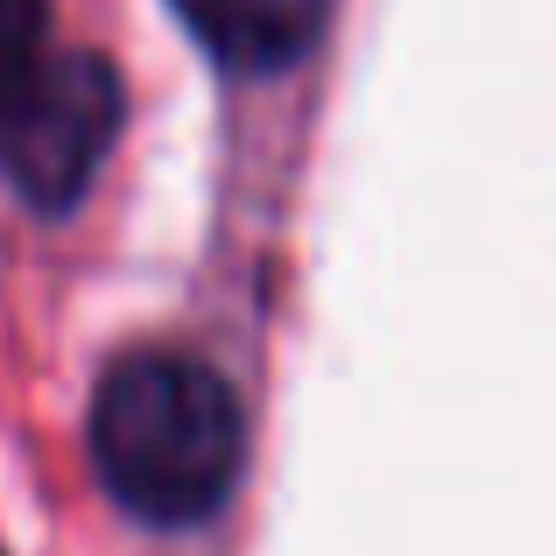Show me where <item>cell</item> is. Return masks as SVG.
<instances>
[{"mask_svg":"<svg viewBox=\"0 0 556 556\" xmlns=\"http://www.w3.org/2000/svg\"><path fill=\"white\" fill-rule=\"evenodd\" d=\"M177 14L232 71H282L325 28V0H177Z\"/></svg>","mask_w":556,"mask_h":556,"instance_id":"3957f363","label":"cell"},{"mask_svg":"<svg viewBox=\"0 0 556 556\" xmlns=\"http://www.w3.org/2000/svg\"><path fill=\"white\" fill-rule=\"evenodd\" d=\"M92 465L135 521L190 529L240 486V394L190 353H127L92 394Z\"/></svg>","mask_w":556,"mask_h":556,"instance_id":"6da1fadb","label":"cell"},{"mask_svg":"<svg viewBox=\"0 0 556 556\" xmlns=\"http://www.w3.org/2000/svg\"><path fill=\"white\" fill-rule=\"evenodd\" d=\"M121 135V71L92 50H42L0 92V169L28 204H71Z\"/></svg>","mask_w":556,"mask_h":556,"instance_id":"7a4b0ae2","label":"cell"},{"mask_svg":"<svg viewBox=\"0 0 556 556\" xmlns=\"http://www.w3.org/2000/svg\"><path fill=\"white\" fill-rule=\"evenodd\" d=\"M50 50V0H0V92Z\"/></svg>","mask_w":556,"mask_h":556,"instance_id":"277c9868","label":"cell"}]
</instances>
